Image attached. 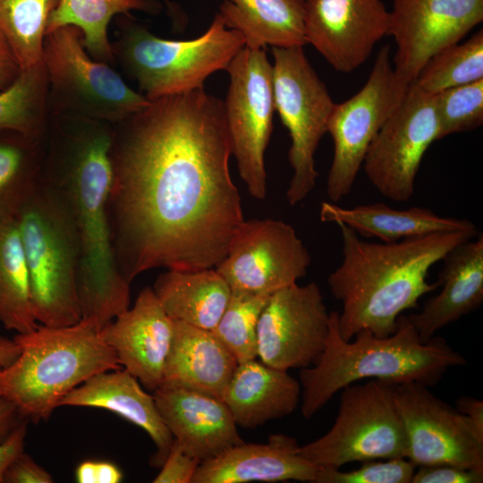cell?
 Segmentation results:
<instances>
[{"label": "cell", "mask_w": 483, "mask_h": 483, "mask_svg": "<svg viewBox=\"0 0 483 483\" xmlns=\"http://www.w3.org/2000/svg\"><path fill=\"white\" fill-rule=\"evenodd\" d=\"M27 422V419H22L0 443V483H4V475L9 464L24 451Z\"/></svg>", "instance_id": "obj_42"}, {"label": "cell", "mask_w": 483, "mask_h": 483, "mask_svg": "<svg viewBox=\"0 0 483 483\" xmlns=\"http://www.w3.org/2000/svg\"><path fill=\"white\" fill-rule=\"evenodd\" d=\"M269 297L232 292L222 317L212 330L238 363L258 358V322Z\"/></svg>", "instance_id": "obj_35"}, {"label": "cell", "mask_w": 483, "mask_h": 483, "mask_svg": "<svg viewBox=\"0 0 483 483\" xmlns=\"http://www.w3.org/2000/svg\"><path fill=\"white\" fill-rule=\"evenodd\" d=\"M301 394L287 371L255 360L238 363L221 399L237 426L255 428L295 411Z\"/></svg>", "instance_id": "obj_24"}, {"label": "cell", "mask_w": 483, "mask_h": 483, "mask_svg": "<svg viewBox=\"0 0 483 483\" xmlns=\"http://www.w3.org/2000/svg\"><path fill=\"white\" fill-rule=\"evenodd\" d=\"M224 101L204 89L165 96L114 124L110 217L131 284L157 267H216L244 221L232 180Z\"/></svg>", "instance_id": "obj_1"}, {"label": "cell", "mask_w": 483, "mask_h": 483, "mask_svg": "<svg viewBox=\"0 0 483 483\" xmlns=\"http://www.w3.org/2000/svg\"><path fill=\"white\" fill-rule=\"evenodd\" d=\"M404 425L407 459L417 466L453 465L483 470V437L465 415L416 382L392 383Z\"/></svg>", "instance_id": "obj_15"}, {"label": "cell", "mask_w": 483, "mask_h": 483, "mask_svg": "<svg viewBox=\"0 0 483 483\" xmlns=\"http://www.w3.org/2000/svg\"><path fill=\"white\" fill-rule=\"evenodd\" d=\"M44 140L13 131L0 139V214L16 215L40 179Z\"/></svg>", "instance_id": "obj_32"}, {"label": "cell", "mask_w": 483, "mask_h": 483, "mask_svg": "<svg viewBox=\"0 0 483 483\" xmlns=\"http://www.w3.org/2000/svg\"><path fill=\"white\" fill-rule=\"evenodd\" d=\"M329 318L316 283H295L276 291L258 318V358L285 371L313 366L325 349Z\"/></svg>", "instance_id": "obj_16"}, {"label": "cell", "mask_w": 483, "mask_h": 483, "mask_svg": "<svg viewBox=\"0 0 483 483\" xmlns=\"http://www.w3.org/2000/svg\"><path fill=\"white\" fill-rule=\"evenodd\" d=\"M299 452L318 467L335 469L352 462L407 458V436L392 383L371 379L343 387L332 428Z\"/></svg>", "instance_id": "obj_9"}, {"label": "cell", "mask_w": 483, "mask_h": 483, "mask_svg": "<svg viewBox=\"0 0 483 483\" xmlns=\"http://www.w3.org/2000/svg\"><path fill=\"white\" fill-rule=\"evenodd\" d=\"M474 238L445 255L436 283L440 292L429 298L419 313L408 316L424 343L483 301V235Z\"/></svg>", "instance_id": "obj_22"}, {"label": "cell", "mask_w": 483, "mask_h": 483, "mask_svg": "<svg viewBox=\"0 0 483 483\" xmlns=\"http://www.w3.org/2000/svg\"><path fill=\"white\" fill-rule=\"evenodd\" d=\"M153 396L174 439L200 462L244 442L221 398L165 385L155 389Z\"/></svg>", "instance_id": "obj_20"}, {"label": "cell", "mask_w": 483, "mask_h": 483, "mask_svg": "<svg viewBox=\"0 0 483 483\" xmlns=\"http://www.w3.org/2000/svg\"><path fill=\"white\" fill-rule=\"evenodd\" d=\"M174 321L158 301L152 287L144 288L128 308L102 329L104 340L125 370L146 388L162 383Z\"/></svg>", "instance_id": "obj_19"}, {"label": "cell", "mask_w": 483, "mask_h": 483, "mask_svg": "<svg viewBox=\"0 0 483 483\" xmlns=\"http://www.w3.org/2000/svg\"><path fill=\"white\" fill-rule=\"evenodd\" d=\"M415 468L407 458L366 461L349 471L320 467L313 483H411Z\"/></svg>", "instance_id": "obj_37"}, {"label": "cell", "mask_w": 483, "mask_h": 483, "mask_svg": "<svg viewBox=\"0 0 483 483\" xmlns=\"http://www.w3.org/2000/svg\"><path fill=\"white\" fill-rule=\"evenodd\" d=\"M310 262L307 247L291 225L244 219L215 268L233 292L271 295L305 276Z\"/></svg>", "instance_id": "obj_14"}, {"label": "cell", "mask_w": 483, "mask_h": 483, "mask_svg": "<svg viewBox=\"0 0 483 483\" xmlns=\"http://www.w3.org/2000/svg\"><path fill=\"white\" fill-rule=\"evenodd\" d=\"M158 301L175 321L213 330L231 297V289L215 267L167 269L152 287Z\"/></svg>", "instance_id": "obj_27"}, {"label": "cell", "mask_w": 483, "mask_h": 483, "mask_svg": "<svg viewBox=\"0 0 483 483\" xmlns=\"http://www.w3.org/2000/svg\"><path fill=\"white\" fill-rule=\"evenodd\" d=\"M15 216L36 320L53 327L79 322L80 244L63 198L41 175Z\"/></svg>", "instance_id": "obj_6"}, {"label": "cell", "mask_w": 483, "mask_h": 483, "mask_svg": "<svg viewBox=\"0 0 483 483\" xmlns=\"http://www.w3.org/2000/svg\"><path fill=\"white\" fill-rule=\"evenodd\" d=\"M21 348L13 339L0 336V366L12 363L19 355Z\"/></svg>", "instance_id": "obj_46"}, {"label": "cell", "mask_w": 483, "mask_h": 483, "mask_svg": "<svg viewBox=\"0 0 483 483\" xmlns=\"http://www.w3.org/2000/svg\"><path fill=\"white\" fill-rule=\"evenodd\" d=\"M174 321L161 385L221 398L238 362L211 330ZM160 385V386H161Z\"/></svg>", "instance_id": "obj_25"}, {"label": "cell", "mask_w": 483, "mask_h": 483, "mask_svg": "<svg viewBox=\"0 0 483 483\" xmlns=\"http://www.w3.org/2000/svg\"><path fill=\"white\" fill-rule=\"evenodd\" d=\"M102 329L93 318H81L17 334L19 355L0 366V399L13 403L28 421L47 419L70 391L98 373L121 369Z\"/></svg>", "instance_id": "obj_5"}, {"label": "cell", "mask_w": 483, "mask_h": 483, "mask_svg": "<svg viewBox=\"0 0 483 483\" xmlns=\"http://www.w3.org/2000/svg\"><path fill=\"white\" fill-rule=\"evenodd\" d=\"M228 29L238 30L245 47H303L305 0H225L218 13Z\"/></svg>", "instance_id": "obj_28"}, {"label": "cell", "mask_w": 483, "mask_h": 483, "mask_svg": "<svg viewBox=\"0 0 483 483\" xmlns=\"http://www.w3.org/2000/svg\"><path fill=\"white\" fill-rule=\"evenodd\" d=\"M434 95L414 81L369 144L362 166L371 184L384 197L407 202L427 149L438 140Z\"/></svg>", "instance_id": "obj_13"}, {"label": "cell", "mask_w": 483, "mask_h": 483, "mask_svg": "<svg viewBox=\"0 0 483 483\" xmlns=\"http://www.w3.org/2000/svg\"><path fill=\"white\" fill-rule=\"evenodd\" d=\"M152 0H58L52 12L47 34L64 26H74L82 34L88 54L97 61L114 63L107 29L112 18L132 10L156 11Z\"/></svg>", "instance_id": "obj_30"}, {"label": "cell", "mask_w": 483, "mask_h": 483, "mask_svg": "<svg viewBox=\"0 0 483 483\" xmlns=\"http://www.w3.org/2000/svg\"><path fill=\"white\" fill-rule=\"evenodd\" d=\"M459 412L466 416L477 434L483 437V402L481 400L462 396L456 401Z\"/></svg>", "instance_id": "obj_44"}, {"label": "cell", "mask_w": 483, "mask_h": 483, "mask_svg": "<svg viewBox=\"0 0 483 483\" xmlns=\"http://www.w3.org/2000/svg\"><path fill=\"white\" fill-rule=\"evenodd\" d=\"M483 470L453 465L419 466L411 483H481Z\"/></svg>", "instance_id": "obj_39"}, {"label": "cell", "mask_w": 483, "mask_h": 483, "mask_svg": "<svg viewBox=\"0 0 483 483\" xmlns=\"http://www.w3.org/2000/svg\"><path fill=\"white\" fill-rule=\"evenodd\" d=\"M483 79V31L433 55L413 80L424 92L436 93Z\"/></svg>", "instance_id": "obj_34"}, {"label": "cell", "mask_w": 483, "mask_h": 483, "mask_svg": "<svg viewBox=\"0 0 483 483\" xmlns=\"http://www.w3.org/2000/svg\"><path fill=\"white\" fill-rule=\"evenodd\" d=\"M114 60L136 80L149 101L204 89L212 73L226 70L245 47L242 35L225 27L219 13L199 37L189 40L158 38L129 23L111 43Z\"/></svg>", "instance_id": "obj_7"}, {"label": "cell", "mask_w": 483, "mask_h": 483, "mask_svg": "<svg viewBox=\"0 0 483 483\" xmlns=\"http://www.w3.org/2000/svg\"><path fill=\"white\" fill-rule=\"evenodd\" d=\"M295 438L271 435L264 444L233 446L217 456L201 462L192 483H244L298 480L314 482L318 467L299 452Z\"/></svg>", "instance_id": "obj_21"}, {"label": "cell", "mask_w": 483, "mask_h": 483, "mask_svg": "<svg viewBox=\"0 0 483 483\" xmlns=\"http://www.w3.org/2000/svg\"><path fill=\"white\" fill-rule=\"evenodd\" d=\"M58 0H0V30L21 70L42 61L50 15Z\"/></svg>", "instance_id": "obj_33"}, {"label": "cell", "mask_w": 483, "mask_h": 483, "mask_svg": "<svg viewBox=\"0 0 483 483\" xmlns=\"http://www.w3.org/2000/svg\"><path fill=\"white\" fill-rule=\"evenodd\" d=\"M61 406L107 410L140 427L157 448L151 458L155 467L162 466L174 442L154 396L145 392L139 380L125 369L107 370L91 377L70 391L61 400Z\"/></svg>", "instance_id": "obj_23"}, {"label": "cell", "mask_w": 483, "mask_h": 483, "mask_svg": "<svg viewBox=\"0 0 483 483\" xmlns=\"http://www.w3.org/2000/svg\"><path fill=\"white\" fill-rule=\"evenodd\" d=\"M389 13L388 36L397 47L394 70L411 83L433 55L483 21V0H393Z\"/></svg>", "instance_id": "obj_17"}, {"label": "cell", "mask_w": 483, "mask_h": 483, "mask_svg": "<svg viewBox=\"0 0 483 483\" xmlns=\"http://www.w3.org/2000/svg\"><path fill=\"white\" fill-rule=\"evenodd\" d=\"M21 71L10 45L0 30V91L9 87L19 76Z\"/></svg>", "instance_id": "obj_43"}, {"label": "cell", "mask_w": 483, "mask_h": 483, "mask_svg": "<svg viewBox=\"0 0 483 483\" xmlns=\"http://www.w3.org/2000/svg\"><path fill=\"white\" fill-rule=\"evenodd\" d=\"M389 24L381 0H305L306 42L341 72L363 64Z\"/></svg>", "instance_id": "obj_18"}, {"label": "cell", "mask_w": 483, "mask_h": 483, "mask_svg": "<svg viewBox=\"0 0 483 483\" xmlns=\"http://www.w3.org/2000/svg\"><path fill=\"white\" fill-rule=\"evenodd\" d=\"M272 55L275 107L291 138L288 159L292 175L286 199L295 206L316 186L315 153L327 132L335 103L303 47H272Z\"/></svg>", "instance_id": "obj_10"}, {"label": "cell", "mask_w": 483, "mask_h": 483, "mask_svg": "<svg viewBox=\"0 0 483 483\" xmlns=\"http://www.w3.org/2000/svg\"><path fill=\"white\" fill-rule=\"evenodd\" d=\"M438 139L469 131L483 123V79L434 95Z\"/></svg>", "instance_id": "obj_36"}, {"label": "cell", "mask_w": 483, "mask_h": 483, "mask_svg": "<svg viewBox=\"0 0 483 483\" xmlns=\"http://www.w3.org/2000/svg\"><path fill=\"white\" fill-rule=\"evenodd\" d=\"M123 477L119 467L106 461H84L75 469L78 483H119Z\"/></svg>", "instance_id": "obj_41"}, {"label": "cell", "mask_w": 483, "mask_h": 483, "mask_svg": "<svg viewBox=\"0 0 483 483\" xmlns=\"http://www.w3.org/2000/svg\"><path fill=\"white\" fill-rule=\"evenodd\" d=\"M409 84L395 73L386 45L380 48L360 90L335 104L327 123L334 142L326 181L331 202L337 203L351 192L369 144L402 99Z\"/></svg>", "instance_id": "obj_12"}, {"label": "cell", "mask_w": 483, "mask_h": 483, "mask_svg": "<svg viewBox=\"0 0 483 483\" xmlns=\"http://www.w3.org/2000/svg\"><path fill=\"white\" fill-rule=\"evenodd\" d=\"M342 261L327 284L341 302L339 333L350 341L360 330L379 337L392 335L397 318L417 308L419 300L438 285L427 277L430 268L478 232L437 233L395 242H370L352 228L337 225Z\"/></svg>", "instance_id": "obj_3"}, {"label": "cell", "mask_w": 483, "mask_h": 483, "mask_svg": "<svg viewBox=\"0 0 483 483\" xmlns=\"http://www.w3.org/2000/svg\"><path fill=\"white\" fill-rule=\"evenodd\" d=\"M319 216L322 222L342 224L361 237L387 243L437 233L477 232L467 219L440 216L419 207L394 209L382 202L342 208L324 201Z\"/></svg>", "instance_id": "obj_26"}, {"label": "cell", "mask_w": 483, "mask_h": 483, "mask_svg": "<svg viewBox=\"0 0 483 483\" xmlns=\"http://www.w3.org/2000/svg\"><path fill=\"white\" fill-rule=\"evenodd\" d=\"M0 323L17 334L38 326L21 239L16 216L12 214H0Z\"/></svg>", "instance_id": "obj_29"}, {"label": "cell", "mask_w": 483, "mask_h": 483, "mask_svg": "<svg viewBox=\"0 0 483 483\" xmlns=\"http://www.w3.org/2000/svg\"><path fill=\"white\" fill-rule=\"evenodd\" d=\"M200 464V462L186 453L174 439L169 453L162 464L160 472L154 483H189Z\"/></svg>", "instance_id": "obj_38"}, {"label": "cell", "mask_w": 483, "mask_h": 483, "mask_svg": "<svg viewBox=\"0 0 483 483\" xmlns=\"http://www.w3.org/2000/svg\"><path fill=\"white\" fill-rule=\"evenodd\" d=\"M53 116L44 177L63 198L77 231L81 318L104 328L130 306V284L117 264L110 217L114 124Z\"/></svg>", "instance_id": "obj_2"}, {"label": "cell", "mask_w": 483, "mask_h": 483, "mask_svg": "<svg viewBox=\"0 0 483 483\" xmlns=\"http://www.w3.org/2000/svg\"><path fill=\"white\" fill-rule=\"evenodd\" d=\"M225 114L240 177L257 199L267 195L265 152L275 111L273 68L265 49L244 47L226 68Z\"/></svg>", "instance_id": "obj_11"}, {"label": "cell", "mask_w": 483, "mask_h": 483, "mask_svg": "<svg viewBox=\"0 0 483 483\" xmlns=\"http://www.w3.org/2000/svg\"><path fill=\"white\" fill-rule=\"evenodd\" d=\"M54 479L24 451L17 455L7 467L4 483H51Z\"/></svg>", "instance_id": "obj_40"}, {"label": "cell", "mask_w": 483, "mask_h": 483, "mask_svg": "<svg viewBox=\"0 0 483 483\" xmlns=\"http://www.w3.org/2000/svg\"><path fill=\"white\" fill-rule=\"evenodd\" d=\"M338 311H331L325 349L311 367L301 369V412L313 417L343 387L370 378L389 383L436 384L452 367L466 365L465 358L443 337L422 342L408 316L400 315L396 330L379 337L360 330L353 341L339 333Z\"/></svg>", "instance_id": "obj_4"}, {"label": "cell", "mask_w": 483, "mask_h": 483, "mask_svg": "<svg viewBox=\"0 0 483 483\" xmlns=\"http://www.w3.org/2000/svg\"><path fill=\"white\" fill-rule=\"evenodd\" d=\"M50 114L48 80L43 60L21 70L16 80L0 91V131L45 139Z\"/></svg>", "instance_id": "obj_31"}, {"label": "cell", "mask_w": 483, "mask_h": 483, "mask_svg": "<svg viewBox=\"0 0 483 483\" xmlns=\"http://www.w3.org/2000/svg\"><path fill=\"white\" fill-rule=\"evenodd\" d=\"M22 419L15 406L8 401L0 399V443L3 442Z\"/></svg>", "instance_id": "obj_45"}, {"label": "cell", "mask_w": 483, "mask_h": 483, "mask_svg": "<svg viewBox=\"0 0 483 483\" xmlns=\"http://www.w3.org/2000/svg\"><path fill=\"white\" fill-rule=\"evenodd\" d=\"M52 114H72L118 123L149 104L108 64L86 51L80 30L64 26L47 34L42 57Z\"/></svg>", "instance_id": "obj_8"}]
</instances>
